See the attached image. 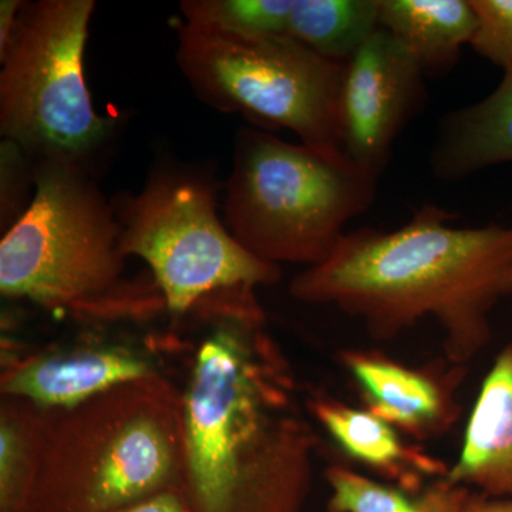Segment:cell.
I'll return each mask as SVG.
<instances>
[{
  "label": "cell",
  "mask_w": 512,
  "mask_h": 512,
  "mask_svg": "<svg viewBox=\"0 0 512 512\" xmlns=\"http://www.w3.org/2000/svg\"><path fill=\"white\" fill-rule=\"evenodd\" d=\"M180 387L191 512H303L318 436L255 289L211 293ZM185 316V318H187Z\"/></svg>",
  "instance_id": "cell-1"
},
{
  "label": "cell",
  "mask_w": 512,
  "mask_h": 512,
  "mask_svg": "<svg viewBox=\"0 0 512 512\" xmlns=\"http://www.w3.org/2000/svg\"><path fill=\"white\" fill-rule=\"evenodd\" d=\"M434 205L396 231L362 228L289 285L296 301L335 306L390 342L424 318L443 329L444 357L466 366L490 343V315L512 296V225L448 227Z\"/></svg>",
  "instance_id": "cell-2"
},
{
  "label": "cell",
  "mask_w": 512,
  "mask_h": 512,
  "mask_svg": "<svg viewBox=\"0 0 512 512\" xmlns=\"http://www.w3.org/2000/svg\"><path fill=\"white\" fill-rule=\"evenodd\" d=\"M32 165L33 197L0 242V293L76 320L141 322L165 311L153 276L126 278L121 225L93 171L67 160Z\"/></svg>",
  "instance_id": "cell-3"
},
{
  "label": "cell",
  "mask_w": 512,
  "mask_h": 512,
  "mask_svg": "<svg viewBox=\"0 0 512 512\" xmlns=\"http://www.w3.org/2000/svg\"><path fill=\"white\" fill-rule=\"evenodd\" d=\"M181 485V393L167 376L46 412L30 512H109Z\"/></svg>",
  "instance_id": "cell-4"
},
{
  "label": "cell",
  "mask_w": 512,
  "mask_h": 512,
  "mask_svg": "<svg viewBox=\"0 0 512 512\" xmlns=\"http://www.w3.org/2000/svg\"><path fill=\"white\" fill-rule=\"evenodd\" d=\"M379 174L342 147L289 144L244 128L225 194L228 231L262 261L316 266L373 204Z\"/></svg>",
  "instance_id": "cell-5"
},
{
  "label": "cell",
  "mask_w": 512,
  "mask_h": 512,
  "mask_svg": "<svg viewBox=\"0 0 512 512\" xmlns=\"http://www.w3.org/2000/svg\"><path fill=\"white\" fill-rule=\"evenodd\" d=\"M93 0L23 3L0 55V134L29 163L67 160L93 171L116 121L99 116L83 72Z\"/></svg>",
  "instance_id": "cell-6"
},
{
  "label": "cell",
  "mask_w": 512,
  "mask_h": 512,
  "mask_svg": "<svg viewBox=\"0 0 512 512\" xmlns=\"http://www.w3.org/2000/svg\"><path fill=\"white\" fill-rule=\"evenodd\" d=\"M175 29L177 64L198 99L266 127L289 128L302 143L342 147L346 63L289 36L225 35L181 19Z\"/></svg>",
  "instance_id": "cell-7"
},
{
  "label": "cell",
  "mask_w": 512,
  "mask_h": 512,
  "mask_svg": "<svg viewBox=\"0 0 512 512\" xmlns=\"http://www.w3.org/2000/svg\"><path fill=\"white\" fill-rule=\"evenodd\" d=\"M123 254L146 261L165 311L185 318L225 289L274 285L281 266L262 261L232 237L217 210V188L185 167H167L116 205Z\"/></svg>",
  "instance_id": "cell-8"
},
{
  "label": "cell",
  "mask_w": 512,
  "mask_h": 512,
  "mask_svg": "<svg viewBox=\"0 0 512 512\" xmlns=\"http://www.w3.org/2000/svg\"><path fill=\"white\" fill-rule=\"evenodd\" d=\"M419 60L380 28L345 64L342 147L357 164L382 173L394 140L426 101Z\"/></svg>",
  "instance_id": "cell-9"
},
{
  "label": "cell",
  "mask_w": 512,
  "mask_h": 512,
  "mask_svg": "<svg viewBox=\"0 0 512 512\" xmlns=\"http://www.w3.org/2000/svg\"><path fill=\"white\" fill-rule=\"evenodd\" d=\"M160 375L164 372L153 355L114 340L29 350L2 340L0 396L28 400L45 412L70 409L120 384Z\"/></svg>",
  "instance_id": "cell-10"
},
{
  "label": "cell",
  "mask_w": 512,
  "mask_h": 512,
  "mask_svg": "<svg viewBox=\"0 0 512 512\" xmlns=\"http://www.w3.org/2000/svg\"><path fill=\"white\" fill-rule=\"evenodd\" d=\"M338 360L355 380L363 407L413 441L439 439L460 420L457 392L467 366L444 359L409 366L380 350L348 348Z\"/></svg>",
  "instance_id": "cell-11"
},
{
  "label": "cell",
  "mask_w": 512,
  "mask_h": 512,
  "mask_svg": "<svg viewBox=\"0 0 512 512\" xmlns=\"http://www.w3.org/2000/svg\"><path fill=\"white\" fill-rule=\"evenodd\" d=\"M305 404L309 416L350 460L407 494L417 495L450 473L446 461L404 439L396 427L363 406L319 392L312 393Z\"/></svg>",
  "instance_id": "cell-12"
},
{
  "label": "cell",
  "mask_w": 512,
  "mask_h": 512,
  "mask_svg": "<svg viewBox=\"0 0 512 512\" xmlns=\"http://www.w3.org/2000/svg\"><path fill=\"white\" fill-rule=\"evenodd\" d=\"M447 480L493 497L512 498V342L495 356L481 383Z\"/></svg>",
  "instance_id": "cell-13"
},
{
  "label": "cell",
  "mask_w": 512,
  "mask_h": 512,
  "mask_svg": "<svg viewBox=\"0 0 512 512\" xmlns=\"http://www.w3.org/2000/svg\"><path fill=\"white\" fill-rule=\"evenodd\" d=\"M512 161V66L480 103L441 121L431 168L440 180H458Z\"/></svg>",
  "instance_id": "cell-14"
},
{
  "label": "cell",
  "mask_w": 512,
  "mask_h": 512,
  "mask_svg": "<svg viewBox=\"0 0 512 512\" xmlns=\"http://www.w3.org/2000/svg\"><path fill=\"white\" fill-rule=\"evenodd\" d=\"M379 23L413 53L426 76L453 69L478 26L470 0H379Z\"/></svg>",
  "instance_id": "cell-15"
},
{
  "label": "cell",
  "mask_w": 512,
  "mask_h": 512,
  "mask_svg": "<svg viewBox=\"0 0 512 512\" xmlns=\"http://www.w3.org/2000/svg\"><path fill=\"white\" fill-rule=\"evenodd\" d=\"M46 412L0 396V512H30L42 466Z\"/></svg>",
  "instance_id": "cell-16"
},
{
  "label": "cell",
  "mask_w": 512,
  "mask_h": 512,
  "mask_svg": "<svg viewBox=\"0 0 512 512\" xmlns=\"http://www.w3.org/2000/svg\"><path fill=\"white\" fill-rule=\"evenodd\" d=\"M379 29V0H295L288 36L316 55L346 63Z\"/></svg>",
  "instance_id": "cell-17"
},
{
  "label": "cell",
  "mask_w": 512,
  "mask_h": 512,
  "mask_svg": "<svg viewBox=\"0 0 512 512\" xmlns=\"http://www.w3.org/2000/svg\"><path fill=\"white\" fill-rule=\"evenodd\" d=\"M295 0H185L184 22L239 37L288 36Z\"/></svg>",
  "instance_id": "cell-18"
},
{
  "label": "cell",
  "mask_w": 512,
  "mask_h": 512,
  "mask_svg": "<svg viewBox=\"0 0 512 512\" xmlns=\"http://www.w3.org/2000/svg\"><path fill=\"white\" fill-rule=\"evenodd\" d=\"M323 477L330 488L328 512H412L414 495L352 468L333 464Z\"/></svg>",
  "instance_id": "cell-19"
},
{
  "label": "cell",
  "mask_w": 512,
  "mask_h": 512,
  "mask_svg": "<svg viewBox=\"0 0 512 512\" xmlns=\"http://www.w3.org/2000/svg\"><path fill=\"white\" fill-rule=\"evenodd\" d=\"M478 26L471 46L505 70L512 66V0H470Z\"/></svg>",
  "instance_id": "cell-20"
},
{
  "label": "cell",
  "mask_w": 512,
  "mask_h": 512,
  "mask_svg": "<svg viewBox=\"0 0 512 512\" xmlns=\"http://www.w3.org/2000/svg\"><path fill=\"white\" fill-rule=\"evenodd\" d=\"M471 488L446 478L433 481L414 495L412 512H463Z\"/></svg>",
  "instance_id": "cell-21"
},
{
  "label": "cell",
  "mask_w": 512,
  "mask_h": 512,
  "mask_svg": "<svg viewBox=\"0 0 512 512\" xmlns=\"http://www.w3.org/2000/svg\"><path fill=\"white\" fill-rule=\"evenodd\" d=\"M109 512H191L181 488L163 491L138 503Z\"/></svg>",
  "instance_id": "cell-22"
},
{
  "label": "cell",
  "mask_w": 512,
  "mask_h": 512,
  "mask_svg": "<svg viewBox=\"0 0 512 512\" xmlns=\"http://www.w3.org/2000/svg\"><path fill=\"white\" fill-rule=\"evenodd\" d=\"M463 512H512V498L493 497L471 490Z\"/></svg>",
  "instance_id": "cell-23"
},
{
  "label": "cell",
  "mask_w": 512,
  "mask_h": 512,
  "mask_svg": "<svg viewBox=\"0 0 512 512\" xmlns=\"http://www.w3.org/2000/svg\"><path fill=\"white\" fill-rule=\"evenodd\" d=\"M23 0H2L0 2V55L5 52L15 29Z\"/></svg>",
  "instance_id": "cell-24"
}]
</instances>
